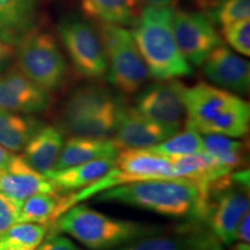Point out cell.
<instances>
[{
  "mask_svg": "<svg viewBox=\"0 0 250 250\" xmlns=\"http://www.w3.org/2000/svg\"><path fill=\"white\" fill-rule=\"evenodd\" d=\"M203 152L215 156L221 164L235 170L245 162L242 143L219 133H202Z\"/></svg>",
  "mask_w": 250,
  "mask_h": 250,
  "instance_id": "obj_25",
  "label": "cell"
},
{
  "mask_svg": "<svg viewBox=\"0 0 250 250\" xmlns=\"http://www.w3.org/2000/svg\"><path fill=\"white\" fill-rule=\"evenodd\" d=\"M115 159H99L64 169L50 170L45 176L54 183L57 192L83 189L108 174L114 168Z\"/></svg>",
  "mask_w": 250,
  "mask_h": 250,
  "instance_id": "obj_18",
  "label": "cell"
},
{
  "mask_svg": "<svg viewBox=\"0 0 250 250\" xmlns=\"http://www.w3.org/2000/svg\"><path fill=\"white\" fill-rule=\"evenodd\" d=\"M0 192L24 201L37 193L57 192V189L44 174L34 170L22 156L18 155L11 169L0 174Z\"/></svg>",
  "mask_w": 250,
  "mask_h": 250,
  "instance_id": "obj_15",
  "label": "cell"
},
{
  "mask_svg": "<svg viewBox=\"0 0 250 250\" xmlns=\"http://www.w3.org/2000/svg\"><path fill=\"white\" fill-rule=\"evenodd\" d=\"M49 225L17 223L0 236V250H36L48 234Z\"/></svg>",
  "mask_w": 250,
  "mask_h": 250,
  "instance_id": "obj_24",
  "label": "cell"
},
{
  "mask_svg": "<svg viewBox=\"0 0 250 250\" xmlns=\"http://www.w3.org/2000/svg\"><path fill=\"white\" fill-rule=\"evenodd\" d=\"M0 21L20 42L39 28V0H0Z\"/></svg>",
  "mask_w": 250,
  "mask_h": 250,
  "instance_id": "obj_23",
  "label": "cell"
},
{
  "mask_svg": "<svg viewBox=\"0 0 250 250\" xmlns=\"http://www.w3.org/2000/svg\"><path fill=\"white\" fill-rule=\"evenodd\" d=\"M15 59V46L0 39V73L12 67Z\"/></svg>",
  "mask_w": 250,
  "mask_h": 250,
  "instance_id": "obj_31",
  "label": "cell"
},
{
  "mask_svg": "<svg viewBox=\"0 0 250 250\" xmlns=\"http://www.w3.org/2000/svg\"><path fill=\"white\" fill-rule=\"evenodd\" d=\"M15 62L24 76L48 92L59 90L68 79V65L57 40L40 28L18 43Z\"/></svg>",
  "mask_w": 250,
  "mask_h": 250,
  "instance_id": "obj_7",
  "label": "cell"
},
{
  "mask_svg": "<svg viewBox=\"0 0 250 250\" xmlns=\"http://www.w3.org/2000/svg\"><path fill=\"white\" fill-rule=\"evenodd\" d=\"M186 129L199 133H219L230 138L246 136L249 130L248 102L226 89L198 83L184 89Z\"/></svg>",
  "mask_w": 250,
  "mask_h": 250,
  "instance_id": "obj_3",
  "label": "cell"
},
{
  "mask_svg": "<svg viewBox=\"0 0 250 250\" xmlns=\"http://www.w3.org/2000/svg\"><path fill=\"white\" fill-rule=\"evenodd\" d=\"M0 39L14 46H17L19 43V40L14 36V34L11 33V31L1 23V21H0Z\"/></svg>",
  "mask_w": 250,
  "mask_h": 250,
  "instance_id": "obj_34",
  "label": "cell"
},
{
  "mask_svg": "<svg viewBox=\"0 0 250 250\" xmlns=\"http://www.w3.org/2000/svg\"><path fill=\"white\" fill-rule=\"evenodd\" d=\"M180 130L164 126L143 116L134 107L122 103L112 138L122 149L147 148L162 143Z\"/></svg>",
  "mask_w": 250,
  "mask_h": 250,
  "instance_id": "obj_13",
  "label": "cell"
},
{
  "mask_svg": "<svg viewBox=\"0 0 250 250\" xmlns=\"http://www.w3.org/2000/svg\"><path fill=\"white\" fill-rule=\"evenodd\" d=\"M196 2V5L198 6V8H201L202 13L206 14L218 4L220 0H193Z\"/></svg>",
  "mask_w": 250,
  "mask_h": 250,
  "instance_id": "obj_35",
  "label": "cell"
},
{
  "mask_svg": "<svg viewBox=\"0 0 250 250\" xmlns=\"http://www.w3.org/2000/svg\"><path fill=\"white\" fill-rule=\"evenodd\" d=\"M96 201L115 202L171 218L206 220V193L187 179L138 181L117 186L96 195Z\"/></svg>",
  "mask_w": 250,
  "mask_h": 250,
  "instance_id": "obj_1",
  "label": "cell"
},
{
  "mask_svg": "<svg viewBox=\"0 0 250 250\" xmlns=\"http://www.w3.org/2000/svg\"><path fill=\"white\" fill-rule=\"evenodd\" d=\"M211 250H223V249H221L220 247H219V246L217 245V246H215V247H213V248H212Z\"/></svg>",
  "mask_w": 250,
  "mask_h": 250,
  "instance_id": "obj_38",
  "label": "cell"
},
{
  "mask_svg": "<svg viewBox=\"0 0 250 250\" xmlns=\"http://www.w3.org/2000/svg\"><path fill=\"white\" fill-rule=\"evenodd\" d=\"M80 7L86 18L117 26H133L140 13L139 0H80Z\"/></svg>",
  "mask_w": 250,
  "mask_h": 250,
  "instance_id": "obj_21",
  "label": "cell"
},
{
  "mask_svg": "<svg viewBox=\"0 0 250 250\" xmlns=\"http://www.w3.org/2000/svg\"><path fill=\"white\" fill-rule=\"evenodd\" d=\"M173 13V7L147 5L133 24V39L149 76L156 80L188 77L193 72L175 40Z\"/></svg>",
  "mask_w": 250,
  "mask_h": 250,
  "instance_id": "obj_2",
  "label": "cell"
},
{
  "mask_svg": "<svg viewBox=\"0 0 250 250\" xmlns=\"http://www.w3.org/2000/svg\"><path fill=\"white\" fill-rule=\"evenodd\" d=\"M149 6H158V7H173L179 0H139Z\"/></svg>",
  "mask_w": 250,
  "mask_h": 250,
  "instance_id": "obj_36",
  "label": "cell"
},
{
  "mask_svg": "<svg viewBox=\"0 0 250 250\" xmlns=\"http://www.w3.org/2000/svg\"><path fill=\"white\" fill-rule=\"evenodd\" d=\"M235 250H250V246L247 242H239L235 246Z\"/></svg>",
  "mask_w": 250,
  "mask_h": 250,
  "instance_id": "obj_37",
  "label": "cell"
},
{
  "mask_svg": "<svg viewBox=\"0 0 250 250\" xmlns=\"http://www.w3.org/2000/svg\"><path fill=\"white\" fill-rule=\"evenodd\" d=\"M98 30L107 55L109 83L125 95L136 94L151 76L132 31L104 22H100Z\"/></svg>",
  "mask_w": 250,
  "mask_h": 250,
  "instance_id": "obj_8",
  "label": "cell"
},
{
  "mask_svg": "<svg viewBox=\"0 0 250 250\" xmlns=\"http://www.w3.org/2000/svg\"><path fill=\"white\" fill-rule=\"evenodd\" d=\"M64 142L61 127L44 125L23 148L22 158L34 170L45 175L54 169Z\"/></svg>",
  "mask_w": 250,
  "mask_h": 250,
  "instance_id": "obj_17",
  "label": "cell"
},
{
  "mask_svg": "<svg viewBox=\"0 0 250 250\" xmlns=\"http://www.w3.org/2000/svg\"><path fill=\"white\" fill-rule=\"evenodd\" d=\"M52 226L93 250L114 249L164 232L162 227L111 218L87 205L77 204L64 212Z\"/></svg>",
  "mask_w": 250,
  "mask_h": 250,
  "instance_id": "obj_4",
  "label": "cell"
},
{
  "mask_svg": "<svg viewBox=\"0 0 250 250\" xmlns=\"http://www.w3.org/2000/svg\"><path fill=\"white\" fill-rule=\"evenodd\" d=\"M39 118L0 108V145L7 151H23L39 131L44 126Z\"/></svg>",
  "mask_w": 250,
  "mask_h": 250,
  "instance_id": "obj_20",
  "label": "cell"
},
{
  "mask_svg": "<svg viewBox=\"0 0 250 250\" xmlns=\"http://www.w3.org/2000/svg\"><path fill=\"white\" fill-rule=\"evenodd\" d=\"M217 241L197 230L177 234H153L126 243L120 250H211Z\"/></svg>",
  "mask_w": 250,
  "mask_h": 250,
  "instance_id": "obj_19",
  "label": "cell"
},
{
  "mask_svg": "<svg viewBox=\"0 0 250 250\" xmlns=\"http://www.w3.org/2000/svg\"><path fill=\"white\" fill-rule=\"evenodd\" d=\"M124 100L99 83H83L67 96L62 109V130L74 137L110 138Z\"/></svg>",
  "mask_w": 250,
  "mask_h": 250,
  "instance_id": "obj_5",
  "label": "cell"
},
{
  "mask_svg": "<svg viewBox=\"0 0 250 250\" xmlns=\"http://www.w3.org/2000/svg\"><path fill=\"white\" fill-rule=\"evenodd\" d=\"M213 24L220 27L249 19L250 0H220L208 13L204 14Z\"/></svg>",
  "mask_w": 250,
  "mask_h": 250,
  "instance_id": "obj_27",
  "label": "cell"
},
{
  "mask_svg": "<svg viewBox=\"0 0 250 250\" xmlns=\"http://www.w3.org/2000/svg\"><path fill=\"white\" fill-rule=\"evenodd\" d=\"M68 208V196H59L58 192L37 193L22 202L18 223L54 224Z\"/></svg>",
  "mask_w": 250,
  "mask_h": 250,
  "instance_id": "obj_22",
  "label": "cell"
},
{
  "mask_svg": "<svg viewBox=\"0 0 250 250\" xmlns=\"http://www.w3.org/2000/svg\"><path fill=\"white\" fill-rule=\"evenodd\" d=\"M122 151L121 146L110 138H88L71 136L64 142L52 170L64 169L99 159H115Z\"/></svg>",
  "mask_w": 250,
  "mask_h": 250,
  "instance_id": "obj_16",
  "label": "cell"
},
{
  "mask_svg": "<svg viewBox=\"0 0 250 250\" xmlns=\"http://www.w3.org/2000/svg\"><path fill=\"white\" fill-rule=\"evenodd\" d=\"M148 151L164 156H176L203 152L202 133L192 129L176 132L162 143L147 147Z\"/></svg>",
  "mask_w": 250,
  "mask_h": 250,
  "instance_id": "obj_26",
  "label": "cell"
},
{
  "mask_svg": "<svg viewBox=\"0 0 250 250\" xmlns=\"http://www.w3.org/2000/svg\"><path fill=\"white\" fill-rule=\"evenodd\" d=\"M22 202L0 192V236L18 223Z\"/></svg>",
  "mask_w": 250,
  "mask_h": 250,
  "instance_id": "obj_29",
  "label": "cell"
},
{
  "mask_svg": "<svg viewBox=\"0 0 250 250\" xmlns=\"http://www.w3.org/2000/svg\"><path fill=\"white\" fill-rule=\"evenodd\" d=\"M0 174H1V171H0Z\"/></svg>",
  "mask_w": 250,
  "mask_h": 250,
  "instance_id": "obj_39",
  "label": "cell"
},
{
  "mask_svg": "<svg viewBox=\"0 0 250 250\" xmlns=\"http://www.w3.org/2000/svg\"><path fill=\"white\" fill-rule=\"evenodd\" d=\"M36 250H80L78 247L74 245L71 240L67 237L57 235V234H52V235L46 236L45 241L39 246Z\"/></svg>",
  "mask_w": 250,
  "mask_h": 250,
  "instance_id": "obj_30",
  "label": "cell"
},
{
  "mask_svg": "<svg viewBox=\"0 0 250 250\" xmlns=\"http://www.w3.org/2000/svg\"><path fill=\"white\" fill-rule=\"evenodd\" d=\"M249 212V170L220 177L206 188V220L212 235L225 246L233 245L237 225Z\"/></svg>",
  "mask_w": 250,
  "mask_h": 250,
  "instance_id": "obj_6",
  "label": "cell"
},
{
  "mask_svg": "<svg viewBox=\"0 0 250 250\" xmlns=\"http://www.w3.org/2000/svg\"><path fill=\"white\" fill-rule=\"evenodd\" d=\"M205 77L219 88L246 94L250 86L249 62L224 44L218 45L202 64Z\"/></svg>",
  "mask_w": 250,
  "mask_h": 250,
  "instance_id": "obj_14",
  "label": "cell"
},
{
  "mask_svg": "<svg viewBox=\"0 0 250 250\" xmlns=\"http://www.w3.org/2000/svg\"><path fill=\"white\" fill-rule=\"evenodd\" d=\"M184 89L179 80H158L136 93L134 108L155 123L180 130L187 118Z\"/></svg>",
  "mask_w": 250,
  "mask_h": 250,
  "instance_id": "obj_10",
  "label": "cell"
},
{
  "mask_svg": "<svg viewBox=\"0 0 250 250\" xmlns=\"http://www.w3.org/2000/svg\"><path fill=\"white\" fill-rule=\"evenodd\" d=\"M250 214L249 212L243 215L240 220L239 225H237L236 232H235V240L240 242H247L250 241Z\"/></svg>",
  "mask_w": 250,
  "mask_h": 250,
  "instance_id": "obj_32",
  "label": "cell"
},
{
  "mask_svg": "<svg viewBox=\"0 0 250 250\" xmlns=\"http://www.w3.org/2000/svg\"><path fill=\"white\" fill-rule=\"evenodd\" d=\"M58 35L79 76L93 81L107 78L104 46L99 30L86 18L78 14L62 18L58 24Z\"/></svg>",
  "mask_w": 250,
  "mask_h": 250,
  "instance_id": "obj_9",
  "label": "cell"
},
{
  "mask_svg": "<svg viewBox=\"0 0 250 250\" xmlns=\"http://www.w3.org/2000/svg\"><path fill=\"white\" fill-rule=\"evenodd\" d=\"M52 103L51 94L37 85L19 68L0 73V108L20 114H40Z\"/></svg>",
  "mask_w": 250,
  "mask_h": 250,
  "instance_id": "obj_12",
  "label": "cell"
},
{
  "mask_svg": "<svg viewBox=\"0 0 250 250\" xmlns=\"http://www.w3.org/2000/svg\"><path fill=\"white\" fill-rule=\"evenodd\" d=\"M221 34L227 44L243 56H250L249 19L221 27Z\"/></svg>",
  "mask_w": 250,
  "mask_h": 250,
  "instance_id": "obj_28",
  "label": "cell"
},
{
  "mask_svg": "<svg viewBox=\"0 0 250 250\" xmlns=\"http://www.w3.org/2000/svg\"><path fill=\"white\" fill-rule=\"evenodd\" d=\"M173 30L181 54L195 66H202L206 57L223 44L214 24L203 13L174 11Z\"/></svg>",
  "mask_w": 250,
  "mask_h": 250,
  "instance_id": "obj_11",
  "label": "cell"
},
{
  "mask_svg": "<svg viewBox=\"0 0 250 250\" xmlns=\"http://www.w3.org/2000/svg\"><path fill=\"white\" fill-rule=\"evenodd\" d=\"M17 156L0 145V171H8L11 169Z\"/></svg>",
  "mask_w": 250,
  "mask_h": 250,
  "instance_id": "obj_33",
  "label": "cell"
}]
</instances>
